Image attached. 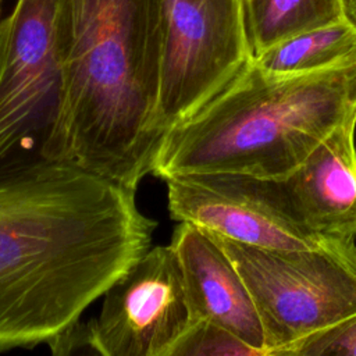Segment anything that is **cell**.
<instances>
[{
  "instance_id": "1",
  "label": "cell",
  "mask_w": 356,
  "mask_h": 356,
  "mask_svg": "<svg viewBox=\"0 0 356 356\" xmlns=\"http://www.w3.org/2000/svg\"><path fill=\"white\" fill-rule=\"evenodd\" d=\"M135 191L74 164L0 167V353L49 345L152 245Z\"/></svg>"
},
{
  "instance_id": "2",
  "label": "cell",
  "mask_w": 356,
  "mask_h": 356,
  "mask_svg": "<svg viewBox=\"0 0 356 356\" xmlns=\"http://www.w3.org/2000/svg\"><path fill=\"white\" fill-rule=\"evenodd\" d=\"M164 0H57L61 88L39 156L136 192L157 127Z\"/></svg>"
},
{
  "instance_id": "3",
  "label": "cell",
  "mask_w": 356,
  "mask_h": 356,
  "mask_svg": "<svg viewBox=\"0 0 356 356\" xmlns=\"http://www.w3.org/2000/svg\"><path fill=\"white\" fill-rule=\"evenodd\" d=\"M356 117V56L328 68L274 74L252 61L164 135L152 174L235 172L284 179Z\"/></svg>"
},
{
  "instance_id": "4",
  "label": "cell",
  "mask_w": 356,
  "mask_h": 356,
  "mask_svg": "<svg viewBox=\"0 0 356 356\" xmlns=\"http://www.w3.org/2000/svg\"><path fill=\"white\" fill-rule=\"evenodd\" d=\"M245 281L257 309L264 356L356 313V243L339 239L317 249L253 246L209 232Z\"/></svg>"
},
{
  "instance_id": "5",
  "label": "cell",
  "mask_w": 356,
  "mask_h": 356,
  "mask_svg": "<svg viewBox=\"0 0 356 356\" xmlns=\"http://www.w3.org/2000/svg\"><path fill=\"white\" fill-rule=\"evenodd\" d=\"M252 58L242 0H164L159 129L195 114Z\"/></svg>"
},
{
  "instance_id": "6",
  "label": "cell",
  "mask_w": 356,
  "mask_h": 356,
  "mask_svg": "<svg viewBox=\"0 0 356 356\" xmlns=\"http://www.w3.org/2000/svg\"><path fill=\"white\" fill-rule=\"evenodd\" d=\"M57 0H18L0 22V167L39 156L61 88Z\"/></svg>"
},
{
  "instance_id": "7",
  "label": "cell",
  "mask_w": 356,
  "mask_h": 356,
  "mask_svg": "<svg viewBox=\"0 0 356 356\" xmlns=\"http://www.w3.org/2000/svg\"><path fill=\"white\" fill-rule=\"evenodd\" d=\"M163 181L172 220L232 241L273 249H317L345 239L312 231L295 213L281 179L189 172Z\"/></svg>"
},
{
  "instance_id": "8",
  "label": "cell",
  "mask_w": 356,
  "mask_h": 356,
  "mask_svg": "<svg viewBox=\"0 0 356 356\" xmlns=\"http://www.w3.org/2000/svg\"><path fill=\"white\" fill-rule=\"evenodd\" d=\"M103 296L99 316L89 321L97 355L171 356L181 337L197 323L170 243L150 248Z\"/></svg>"
},
{
  "instance_id": "9",
  "label": "cell",
  "mask_w": 356,
  "mask_h": 356,
  "mask_svg": "<svg viewBox=\"0 0 356 356\" xmlns=\"http://www.w3.org/2000/svg\"><path fill=\"white\" fill-rule=\"evenodd\" d=\"M170 245L179 260L197 321H210L231 331L264 356L257 309L220 243L200 227L178 222Z\"/></svg>"
},
{
  "instance_id": "10",
  "label": "cell",
  "mask_w": 356,
  "mask_h": 356,
  "mask_svg": "<svg viewBox=\"0 0 356 356\" xmlns=\"http://www.w3.org/2000/svg\"><path fill=\"white\" fill-rule=\"evenodd\" d=\"M356 117L334 129L282 181L298 217L316 234L356 238Z\"/></svg>"
},
{
  "instance_id": "11",
  "label": "cell",
  "mask_w": 356,
  "mask_h": 356,
  "mask_svg": "<svg viewBox=\"0 0 356 356\" xmlns=\"http://www.w3.org/2000/svg\"><path fill=\"white\" fill-rule=\"evenodd\" d=\"M253 58L299 33L341 21V0H242Z\"/></svg>"
},
{
  "instance_id": "12",
  "label": "cell",
  "mask_w": 356,
  "mask_h": 356,
  "mask_svg": "<svg viewBox=\"0 0 356 356\" xmlns=\"http://www.w3.org/2000/svg\"><path fill=\"white\" fill-rule=\"evenodd\" d=\"M355 56L356 26L343 18L280 42L253 61L268 72L302 74L332 67Z\"/></svg>"
},
{
  "instance_id": "13",
  "label": "cell",
  "mask_w": 356,
  "mask_h": 356,
  "mask_svg": "<svg viewBox=\"0 0 356 356\" xmlns=\"http://www.w3.org/2000/svg\"><path fill=\"white\" fill-rule=\"evenodd\" d=\"M171 356H261L231 331L200 320L177 342Z\"/></svg>"
},
{
  "instance_id": "14",
  "label": "cell",
  "mask_w": 356,
  "mask_h": 356,
  "mask_svg": "<svg viewBox=\"0 0 356 356\" xmlns=\"http://www.w3.org/2000/svg\"><path fill=\"white\" fill-rule=\"evenodd\" d=\"M356 356V313L289 346L282 356Z\"/></svg>"
},
{
  "instance_id": "15",
  "label": "cell",
  "mask_w": 356,
  "mask_h": 356,
  "mask_svg": "<svg viewBox=\"0 0 356 356\" xmlns=\"http://www.w3.org/2000/svg\"><path fill=\"white\" fill-rule=\"evenodd\" d=\"M0 4H1V0H0Z\"/></svg>"
}]
</instances>
